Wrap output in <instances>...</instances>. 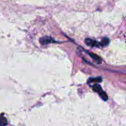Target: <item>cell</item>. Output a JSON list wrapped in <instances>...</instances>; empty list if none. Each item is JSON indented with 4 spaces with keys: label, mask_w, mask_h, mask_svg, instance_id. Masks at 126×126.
Instances as JSON below:
<instances>
[{
    "label": "cell",
    "mask_w": 126,
    "mask_h": 126,
    "mask_svg": "<svg viewBox=\"0 0 126 126\" xmlns=\"http://www.w3.org/2000/svg\"><path fill=\"white\" fill-rule=\"evenodd\" d=\"M39 42H40L41 44L42 45H45V44H49V43H56V41L54 40L53 38L49 37H42L39 40Z\"/></svg>",
    "instance_id": "cell-1"
},
{
    "label": "cell",
    "mask_w": 126,
    "mask_h": 126,
    "mask_svg": "<svg viewBox=\"0 0 126 126\" xmlns=\"http://www.w3.org/2000/svg\"><path fill=\"white\" fill-rule=\"evenodd\" d=\"M85 43H86V44H87V45L92 47H98L100 45L99 43H98V42H96V41L94 40L91 39V38H86V40H85Z\"/></svg>",
    "instance_id": "cell-2"
},
{
    "label": "cell",
    "mask_w": 126,
    "mask_h": 126,
    "mask_svg": "<svg viewBox=\"0 0 126 126\" xmlns=\"http://www.w3.org/2000/svg\"><path fill=\"white\" fill-rule=\"evenodd\" d=\"M86 52L88 53L89 55L90 56H91V58L95 61L97 62L98 64H100V63H102V60H101L100 58L98 55H97V54H94V53H90V52H88V51H86Z\"/></svg>",
    "instance_id": "cell-3"
},
{
    "label": "cell",
    "mask_w": 126,
    "mask_h": 126,
    "mask_svg": "<svg viewBox=\"0 0 126 126\" xmlns=\"http://www.w3.org/2000/svg\"><path fill=\"white\" fill-rule=\"evenodd\" d=\"M98 95H100V96L102 98V100H103L104 101H107V100H108V96H107V95L106 94V93L105 92V91H103L102 89L98 91Z\"/></svg>",
    "instance_id": "cell-4"
},
{
    "label": "cell",
    "mask_w": 126,
    "mask_h": 126,
    "mask_svg": "<svg viewBox=\"0 0 126 126\" xmlns=\"http://www.w3.org/2000/svg\"><path fill=\"white\" fill-rule=\"evenodd\" d=\"M7 124V121L6 117L0 115V126H6Z\"/></svg>",
    "instance_id": "cell-5"
},
{
    "label": "cell",
    "mask_w": 126,
    "mask_h": 126,
    "mask_svg": "<svg viewBox=\"0 0 126 126\" xmlns=\"http://www.w3.org/2000/svg\"><path fill=\"white\" fill-rule=\"evenodd\" d=\"M109 43H110V40L108 39V38L105 37V38H103V39L102 40V41H101V42L99 43V44L100 45H102V46H107L109 44Z\"/></svg>",
    "instance_id": "cell-6"
},
{
    "label": "cell",
    "mask_w": 126,
    "mask_h": 126,
    "mask_svg": "<svg viewBox=\"0 0 126 126\" xmlns=\"http://www.w3.org/2000/svg\"><path fill=\"white\" fill-rule=\"evenodd\" d=\"M102 87H101V86L99 85V84H96L93 86L94 91H95V92H97V93H98V91H99L100 90H102Z\"/></svg>",
    "instance_id": "cell-7"
},
{
    "label": "cell",
    "mask_w": 126,
    "mask_h": 126,
    "mask_svg": "<svg viewBox=\"0 0 126 126\" xmlns=\"http://www.w3.org/2000/svg\"><path fill=\"white\" fill-rule=\"evenodd\" d=\"M102 79L101 77H98L97 79H94V78H91L89 80V82H102Z\"/></svg>",
    "instance_id": "cell-8"
}]
</instances>
